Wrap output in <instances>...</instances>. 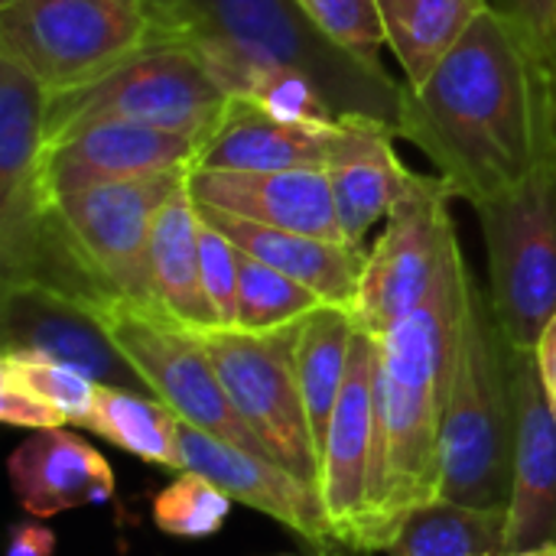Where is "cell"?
Instances as JSON below:
<instances>
[{
    "instance_id": "f546056e",
    "label": "cell",
    "mask_w": 556,
    "mask_h": 556,
    "mask_svg": "<svg viewBox=\"0 0 556 556\" xmlns=\"http://www.w3.org/2000/svg\"><path fill=\"white\" fill-rule=\"evenodd\" d=\"M0 375L20 381L23 388H29L33 394H39L42 401H49L55 410H62L68 417V427H88V417L94 410V394L98 384L91 378H85L81 371L39 358V355H13L3 352L0 358Z\"/></svg>"
},
{
    "instance_id": "603a6c76",
    "label": "cell",
    "mask_w": 556,
    "mask_h": 556,
    "mask_svg": "<svg viewBox=\"0 0 556 556\" xmlns=\"http://www.w3.org/2000/svg\"><path fill=\"white\" fill-rule=\"evenodd\" d=\"M404 85H420L456 49L492 0H375Z\"/></svg>"
},
{
    "instance_id": "7402d4cb",
    "label": "cell",
    "mask_w": 556,
    "mask_h": 556,
    "mask_svg": "<svg viewBox=\"0 0 556 556\" xmlns=\"http://www.w3.org/2000/svg\"><path fill=\"white\" fill-rule=\"evenodd\" d=\"M199 238L202 215L195 199L189 195V186H182L156 215L147 270L153 306L163 319L192 332H212L218 329V319L202 287Z\"/></svg>"
},
{
    "instance_id": "1f68e13d",
    "label": "cell",
    "mask_w": 556,
    "mask_h": 556,
    "mask_svg": "<svg viewBox=\"0 0 556 556\" xmlns=\"http://www.w3.org/2000/svg\"><path fill=\"white\" fill-rule=\"evenodd\" d=\"M199 257H202V287L215 309L218 329L238 326V257L241 251L202 218V238H199Z\"/></svg>"
},
{
    "instance_id": "d6a6232c",
    "label": "cell",
    "mask_w": 556,
    "mask_h": 556,
    "mask_svg": "<svg viewBox=\"0 0 556 556\" xmlns=\"http://www.w3.org/2000/svg\"><path fill=\"white\" fill-rule=\"evenodd\" d=\"M0 420L16 430H62L68 427V417L55 410L49 401L23 388L20 381L0 375Z\"/></svg>"
},
{
    "instance_id": "9c48e42d",
    "label": "cell",
    "mask_w": 556,
    "mask_h": 556,
    "mask_svg": "<svg viewBox=\"0 0 556 556\" xmlns=\"http://www.w3.org/2000/svg\"><path fill=\"white\" fill-rule=\"evenodd\" d=\"M296 332L300 323L264 336L241 329L199 336L228 401L264 446V456L319 492V450L300 391Z\"/></svg>"
},
{
    "instance_id": "ffe728a7",
    "label": "cell",
    "mask_w": 556,
    "mask_h": 556,
    "mask_svg": "<svg viewBox=\"0 0 556 556\" xmlns=\"http://www.w3.org/2000/svg\"><path fill=\"white\" fill-rule=\"evenodd\" d=\"M7 476L20 508L33 518H55L114 498L108 459L65 427L26 437L7 459Z\"/></svg>"
},
{
    "instance_id": "4fadbf2b",
    "label": "cell",
    "mask_w": 556,
    "mask_h": 556,
    "mask_svg": "<svg viewBox=\"0 0 556 556\" xmlns=\"http://www.w3.org/2000/svg\"><path fill=\"white\" fill-rule=\"evenodd\" d=\"M49 91L0 52V277L42 238L52 199L42 186Z\"/></svg>"
},
{
    "instance_id": "44dd1931",
    "label": "cell",
    "mask_w": 556,
    "mask_h": 556,
    "mask_svg": "<svg viewBox=\"0 0 556 556\" xmlns=\"http://www.w3.org/2000/svg\"><path fill=\"white\" fill-rule=\"evenodd\" d=\"M199 215L212 228H218L238 251L300 280L303 287L319 293L323 303L352 309L358 296L362 270L368 261V248L332 241V238H316V235H303L290 228H270V225L248 222V218H238L208 205H199Z\"/></svg>"
},
{
    "instance_id": "f35d334b",
    "label": "cell",
    "mask_w": 556,
    "mask_h": 556,
    "mask_svg": "<svg viewBox=\"0 0 556 556\" xmlns=\"http://www.w3.org/2000/svg\"><path fill=\"white\" fill-rule=\"evenodd\" d=\"M3 3H10V0H0V7H3Z\"/></svg>"
},
{
    "instance_id": "4316f807",
    "label": "cell",
    "mask_w": 556,
    "mask_h": 556,
    "mask_svg": "<svg viewBox=\"0 0 556 556\" xmlns=\"http://www.w3.org/2000/svg\"><path fill=\"white\" fill-rule=\"evenodd\" d=\"M414 179L417 173L397 156L394 143L336 166L329 173V182L345 241L365 248V238L375 231L378 222H388V215L407 195Z\"/></svg>"
},
{
    "instance_id": "30bf717a",
    "label": "cell",
    "mask_w": 556,
    "mask_h": 556,
    "mask_svg": "<svg viewBox=\"0 0 556 556\" xmlns=\"http://www.w3.org/2000/svg\"><path fill=\"white\" fill-rule=\"evenodd\" d=\"M450 189L440 176H420L394 205L384 231L368 248L352 319L358 332L384 336L410 316L437 287L450 254L459 248L450 215Z\"/></svg>"
},
{
    "instance_id": "ac0fdd59",
    "label": "cell",
    "mask_w": 556,
    "mask_h": 556,
    "mask_svg": "<svg viewBox=\"0 0 556 556\" xmlns=\"http://www.w3.org/2000/svg\"><path fill=\"white\" fill-rule=\"evenodd\" d=\"M511 394L515 456L505 554L556 544V410L534 352L511 349Z\"/></svg>"
},
{
    "instance_id": "5bb4252c",
    "label": "cell",
    "mask_w": 556,
    "mask_h": 556,
    "mask_svg": "<svg viewBox=\"0 0 556 556\" xmlns=\"http://www.w3.org/2000/svg\"><path fill=\"white\" fill-rule=\"evenodd\" d=\"M3 352L39 355L68 365L94 384L150 394L140 371L111 339L98 309L39 283L0 287Z\"/></svg>"
},
{
    "instance_id": "74e56055",
    "label": "cell",
    "mask_w": 556,
    "mask_h": 556,
    "mask_svg": "<svg viewBox=\"0 0 556 556\" xmlns=\"http://www.w3.org/2000/svg\"><path fill=\"white\" fill-rule=\"evenodd\" d=\"M150 3H156L160 10H173L176 7V0H150Z\"/></svg>"
},
{
    "instance_id": "e575fe53",
    "label": "cell",
    "mask_w": 556,
    "mask_h": 556,
    "mask_svg": "<svg viewBox=\"0 0 556 556\" xmlns=\"http://www.w3.org/2000/svg\"><path fill=\"white\" fill-rule=\"evenodd\" d=\"M55 554V534L46 525H13L10 528V547L7 556H52Z\"/></svg>"
},
{
    "instance_id": "7a4b0ae2",
    "label": "cell",
    "mask_w": 556,
    "mask_h": 556,
    "mask_svg": "<svg viewBox=\"0 0 556 556\" xmlns=\"http://www.w3.org/2000/svg\"><path fill=\"white\" fill-rule=\"evenodd\" d=\"M472 270L456 248L430 296L378 339L375 443L362 554L388 551L407 515L440 498L453 349Z\"/></svg>"
},
{
    "instance_id": "d590c367",
    "label": "cell",
    "mask_w": 556,
    "mask_h": 556,
    "mask_svg": "<svg viewBox=\"0 0 556 556\" xmlns=\"http://www.w3.org/2000/svg\"><path fill=\"white\" fill-rule=\"evenodd\" d=\"M534 358H538V368H541L544 391H547V397H551V404H554L556 410V313L554 319L547 323L538 349H534Z\"/></svg>"
},
{
    "instance_id": "836d02e7",
    "label": "cell",
    "mask_w": 556,
    "mask_h": 556,
    "mask_svg": "<svg viewBox=\"0 0 556 556\" xmlns=\"http://www.w3.org/2000/svg\"><path fill=\"white\" fill-rule=\"evenodd\" d=\"M492 7L521 20L525 26H531L538 36L556 46V0H492Z\"/></svg>"
},
{
    "instance_id": "e0dca14e",
    "label": "cell",
    "mask_w": 556,
    "mask_h": 556,
    "mask_svg": "<svg viewBox=\"0 0 556 556\" xmlns=\"http://www.w3.org/2000/svg\"><path fill=\"white\" fill-rule=\"evenodd\" d=\"M179 453H182V469L205 476L231 502L274 518L316 554L339 556L345 551L336 541V531L326 518V505L319 492L293 479L277 463L254 456L248 450H238L189 424L179 427Z\"/></svg>"
},
{
    "instance_id": "277c9868",
    "label": "cell",
    "mask_w": 556,
    "mask_h": 556,
    "mask_svg": "<svg viewBox=\"0 0 556 556\" xmlns=\"http://www.w3.org/2000/svg\"><path fill=\"white\" fill-rule=\"evenodd\" d=\"M166 16L179 39L296 68L323 88L342 117H371L397 130L404 85L381 59L358 55L326 36L296 0H176Z\"/></svg>"
},
{
    "instance_id": "d6986e66",
    "label": "cell",
    "mask_w": 556,
    "mask_h": 556,
    "mask_svg": "<svg viewBox=\"0 0 556 556\" xmlns=\"http://www.w3.org/2000/svg\"><path fill=\"white\" fill-rule=\"evenodd\" d=\"M186 186L199 205L270 228L345 241L326 169H192Z\"/></svg>"
},
{
    "instance_id": "8992f818",
    "label": "cell",
    "mask_w": 556,
    "mask_h": 556,
    "mask_svg": "<svg viewBox=\"0 0 556 556\" xmlns=\"http://www.w3.org/2000/svg\"><path fill=\"white\" fill-rule=\"evenodd\" d=\"M228 104L231 94L215 81L202 55L186 39L169 36L81 88L49 94L46 140L94 121H134L208 137Z\"/></svg>"
},
{
    "instance_id": "2e32d148",
    "label": "cell",
    "mask_w": 556,
    "mask_h": 556,
    "mask_svg": "<svg viewBox=\"0 0 556 556\" xmlns=\"http://www.w3.org/2000/svg\"><path fill=\"white\" fill-rule=\"evenodd\" d=\"M375 375L378 339L368 332H355L349 375L319 453V498L326 505V518L336 531V541L349 554H362L375 443Z\"/></svg>"
},
{
    "instance_id": "3957f363",
    "label": "cell",
    "mask_w": 556,
    "mask_h": 556,
    "mask_svg": "<svg viewBox=\"0 0 556 556\" xmlns=\"http://www.w3.org/2000/svg\"><path fill=\"white\" fill-rule=\"evenodd\" d=\"M515 456L511 345L492 313L489 293L469 280L440 440V498L508 508Z\"/></svg>"
},
{
    "instance_id": "7c38bea8",
    "label": "cell",
    "mask_w": 556,
    "mask_h": 556,
    "mask_svg": "<svg viewBox=\"0 0 556 556\" xmlns=\"http://www.w3.org/2000/svg\"><path fill=\"white\" fill-rule=\"evenodd\" d=\"M397 130L371 117L287 121L261 104L231 98L208 130L195 169H326L391 147Z\"/></svg>"
},
{
    "instance_id": "5b68a950",
    "label": "cell",
    "mask_w": 556,
    "mask_h": 556,
    "mask_svg": "<svg viewBox=\"0 0 556 556\" xmlns=\"http://www.w3.org/2000/svg\"><path fill=\"white\" fill-rule=\"evenodd\" d=\"M169 36L166 10L150 0H10L0 7V52L49 94L81 88Z\"/></svg>"
},
{
    "instance_id": "f1b7e54d",
    "label": "cell",
    "mask_w": 556,
    "mask_h": 556,
    "mask_svg": "<svg viewBox=\"0 0 556 556\" xmlns=\"http://www.w3.org/2000/svg\"><path fill=\"white\" fill-rule=\"evenodd\" d=\"M231 498L199 472L182 469L150 505L153 525L179 541H205L222 534L231 515Z\"/></svg>"
},
{
    "instance_id": "9a60e30c",
    "label": "cell",
    "mask_w": 556,
    "mask_h": 556,
    "mask_svg": "<svg viewBox=\"0 0 556 556\" xmlns=\"http://www.w3.org/2000/svg\"><path fill=\"white\" fill-rule=\"evenodd\" d=\"M205 137L134 121H94L46 140L42 186L49 199L101 182L192 173Z\"/></svg>"
},
{
    "instance_id": "4dcf8cb0",
    "label": "cell",
    "mask_w": 556,
    "mask_h": 556,
    "mask_svg": "<svg viewBox=\"0 0 556 556\" xmlns=\"http://www.w3.org/2000/svg\"><path fill=\"white\" fill-rule=\"evenodd\" d=\"M296 3L326 36H332L345 49L368 59H381V49H388L375 0H296Z\"/></svg>"
},
{
    "instance_id": "cb8c5ba5",
    "label": "cell",
    "mask_w": 556,
    "mask_h": 556,
    "mask_svg": "<svg viewBox=\"0 0 556 556\" xmlns=\"http://www.w3.org/2000/svg\"><path fill=\"white\" fill-rule=\"evenodd\" d=\"M355 319L342 306H319L313 309L296 332V371H300V391L309 417V430L316 440V450L323 453L326 430L336 410V401L342 394L349 358H352V339H355Z\"/></svg>"
},
{
    "instance_id": "484cf974",
    "label": "cell",
    "mask_w": 556,
    "mask_h": 556,
    "mask_svg": "<svg viewBox=\"0 0 556 556\" xmlns=\"http://www.w3.org/2000/svg\"><path fill=\"white\" fill-rule=\"evenodd\" d=\"M179 427H182V420L160 397L127 391V388L98 384L94 410H91L85 430L104 437L111 446H117L150 466L182 472Z\"/></svg>"
},
{
    "instance_id": "83f0119b",
    "label": "cell",
    "mask_w": 556,
    "mask_h": 556,
    "mask_svg": "<svg viewBox=\"0 0 556 556\" xmlns=\"http://www.w3.org/2000/svg\"><path fill=\"white\" fill-rule=\"evenodd\" d=\"M326 306L319 293L303 287L300 280L261 264L257 257H238V326L241 332H277L303 323L313 309Z\"/></svg>"
},
{
    "instance_id": "6da1fadb",
    "label": "cell",
    "mask_w": 556,
    "mask_h": 556,
    "mask_svg": "<svg viewBox=\"0 0 556 556\" xmlns=\"http://www.w3.org/2000/svg\"><path fill=\"white\" fill-rule=\"evenodd\" d=\"M397 137L453 199H495L556 156V46L489 7L420 85H404Z\"/></svg>"
},
{
    "instance_id": "d4e9b609",
    "label": "cell",
    "mask_w": 556,
    "mask_h": 556,
    "mask_svg": "<svg viewBox=\"0 0 556 556\" xmlns=\"http://www.w3.org/2000/svg\"><path fill=\"white\" fill-rule=\"evenodd\" d=\"M508 544V508H479L433 498L407 515L391 556H502Z\"/></svg>"
},
{
    "instance_id": "ba28073f",
    "label": "cell",
    "mask_w": 556,
    "mask_h": 556,
    "mask_svg": "<svg viewBox=\"0 0 556 556\" xmlns=\"http://www.w3.org/2000/svg\"><path fill=\"white\" fill-rule=\"evenodd\" d=\"M189 173H163L147 179L101 182L52 199L55 225L104 293L108 309L130 306L160 316L150 293V238L160 208L182 189ZM104 309V313H108Z\"/></svg>"
},
{
    "instance_id": "52a82bcc",
    "label": "cell",
    "mask_w": 556,
    "mask_h": 556,
    "mask_svg": "<svg viewBox=\"0 0 556 556\" xmlns=\"http://www.w3.org/2000/svg\"><path fill=\"white\" fill-rule=\"evenodd\" d=\"M476 208L489 257V303L505 342L534 352L556 313V156Z\"/></svg>"
},
{
    "instance_id": "8d00e7d4",
    "label": "cell",
    "mask_w": 556,
    "mask_h": 556,
    "mask_svg": "<svg viewBox=\"0 0 556 556\" xmlns=\"http://www.w3.org/2000/svg\"><path fill=\"white\" fill-rule=\"evenodd\" d=\"M502 556H556V544H541V547H528V551H511Z\"/></svg>"
},
{
    "instance_id": "8fae6325",
    "label": "cell",
    "mask_w": 556,
    "mask_h": 556,
    "mask_svg": "<svg viewBox=\"0 0 556 556\" xmlns=\"http://www.w3.org/2000/svg\"><path fill=\"white\" fill-rule=\"evenodd\" d=\"M101 319L117 349L147 381L150 394L160 397L169 410H176L182 424L218 437L238 450L264 456V446L228 401L199 332L130 306L108 309L101 313Z\"/></svg>"
}]
</instances>
